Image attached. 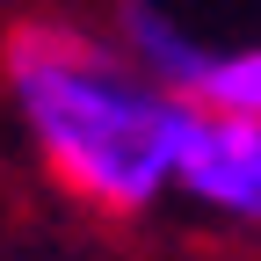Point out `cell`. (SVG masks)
I'll return each instance as SVG.
<instances>
[{
  "mask_svg": "<svg viewBox=\"0 0 261 261\" xmlns=\"http://www.w3.org/2000/svg\"><path fill=\"white\" fill-rule=\"evenodd\" d=\"M0 102L37 167L87 211L138 218L174 189L189 102L109 37V22H15L0 51Z\"/></svg>",
  "mask_w": 261,
  "mask_h": 261,
  "instance_id": "6da1fadb",
  "label": "cell"
},
{
  "mask_svg": "<svg viewBox=\"0 0 261 261\" xmlns=\"http://www.w3.org/2000/svg\"><path fill=\"white\" fill-rule=\"evenodd\" d=\"M174 189L196 196L203 211L261 225V123L254 116H218V109H196L189 102Z\"/></svg>",
  "mask_w": 261,
  "mask_h": 261,
  "instance_id": "7a4b0ae2",
  "label": "cell"
},
{
  "mask_svg": "<svg viewBox=\"0 0 261 261\" xmlns=\"http://www.w3.org/2000/svg\"><path fill=\"white\" fill-rule=\"evenodd\" d=\"M109 37L138 58L160 87H174L181 102H189V87H196V73H203V58H211V44L196 37L167 0H109Z\"/></svg>",
  "mask_w": 261,
  "mask_h": 261,
  "instance_id": "3957f363",
  "label": "cell"
},
{
  "mask_svg": "<svg viewBox=\"0 0 261 261\" xmlns=\"http://www.w3.org/2000/svg\"><path fill=\"white\" fill-rule=\"evenodd\" d=\"M196 109H218V116H254L261 123V44H240V51H211L203 73L189 87Z\"/></svg>",
  "mask_w": 261,
  "mask_h": 261,
  "instance_id": "277c9868",
  "label": "cell"
}]
</instances>
